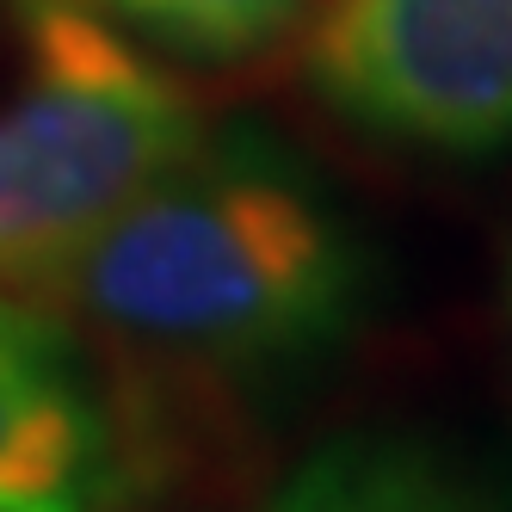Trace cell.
I'll return each instance as SVG.
<instances>
[{
	"instance_id": "7a4b0ae2",
	"label": "cell",
	"mask_w": 512,
	"mask_h": 512,
	"mask_svg": "<svg viewBox=\"0 0 512 512\" xmlns=\"http://www.w3.org/2000/svg\"><path fill=\"white\" fill-rule=\"evenodd\" d=\"M198 142L186 87L93 0H0V290L56 297L87 241Z\"/></svg>"
},
{
	"instance_id": "8992f818",
	"label": "cell",
	"mask_w": 512,
	"mask_h": 512,
	"mask_svg": "<svg viewBox=\"0 0 512 512\" xmlns=\"http://www.w3.org/2000/svg\"><path fill=\"white\" fill-rule=\"evenodd\" d=\"M93 7L161 50L229 62L266 50L309 0H93Z\"/></svg>"
},
{
	"instance_id": "6da1fadb",
	"label": "cell",
	"mask_w": 512,
	"mask_h": 512,
	"mask_svg": "<svg viewBox=\"0 0 512 512\" xmlns=\"http://www.w3.org/2000/svg\"><path fill=\"white\" fill-rule=\"evenodd\" d=\"M358 284L346 223L297 167L260 142H198L87 241L56 297L136 346L260 364L334 340Z\"/></svg>"
},
{
	"instance_id": "3957f363",
	"label": "cell",
	"mask_w": 512,
	"mask_h": 512,
	"mask_svg": "<svg viewBox=\"0 0 512 512\" xmlns=\"http://www.w3.org/2000/svg\"><path fill=\"white\" fill-rule=\"evenodd\" d=\"M309 81L352 124L414 149H506L512 0H321Z\"/></svg>"
},
{
	"instance_id": "5b68a950",
	"label": "cell",
	"mask_w": 512,
	"mask_h": 512,
	"mask_svg": "<svg viewBox=\"0 0 512 512\" xmlns=\"http://www.w3.org/2000/svg\"><path fill=\"white\" fill-rule=\"evenodd\" d=\"M266 512H488L457 469L408 438H334L284 475Z\"/></svg>"
},
{
	"instance_id": "277c9868",
	"label": "cell",
	"mask_w": 512,
	"mask_h": 512,
	"mask_svg": "<svg viewBox=\"0 0 512 512\" xmlns=\"http://www.w3.org/2000/svg\"><path fill=\"white\" fill-rule=\"evenodd\" d=\"M112 432L62 327L0 290V512H99Z\"/></svg>"
}]
</instances>
